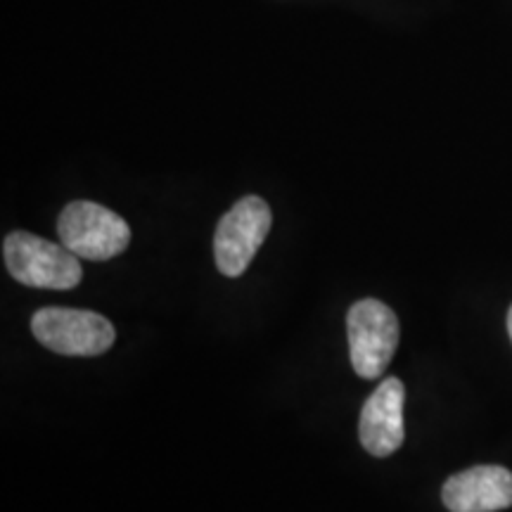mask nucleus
<instances>
[{
	"label": "nucleus",
	"instance_id": "3",
	"mask_svg": "<svg viewBox=\"0 0 512 512\" xmlns=\"http://www.w3.org/2000/svg\"><path fill=\"white\" fill-rule=\"evenodd\" d=\"M349 356L356 375L375 380L399 347V318L380 299H361L347 313Z\"/></svg>",
	"mask_w": 512,
	"mask_h": 512
},
{
	"label": "nucleus",
	"instance_id": "7",
	"mask_svg": "<svg viewBox=\"0 0 512 512\" xmlns=\"http://www.w3.org/2000/svg\"><path fill=\"white\" fill-rule=\"evenodd\" d=\"M441 501L451 512H498L512 505V472L501 465H477L448 477Z\"/></svg>",
	"mask_w": 512,
	"mask_h": 512
},
{
	"label": "nucleus",
	"instance_id": "8",
	"mask_svg": "<svg viewBox=\"0 0 512 512\" xmlns=\"http://www.w3.org/2000/svg\"><path fill=\"white\" fill-rule=\"evenodd\" d=\"M508 332H510V339H512V306H510V311H508Z\"/></svg>",
	"mask_w": 512,
	"mask_h": 512
},
{
	"label": "nucleus",
	"instance_id": "1",
	"mask_svg": "<svg viewBox=\"0 0 512 512\" xmlns=\"http://www.w3.org/2000/svg\"><path fill=\"white\" fill-rule=\"evenodd\" d=\"M3 259L12 278L34 290H72L83 278L79 256L24 230L3 240Z\"/></svg>",
	"mask_w": 512,
	"mask_h": 512
},
{
	"label": "nucleus",
	"instance_id": "5",
	"mask_svg": "<svg viewBox=\"0 0 512 512\" xmlns=\"http://www.w3.org/2000/svg\"><path fill=\"white\" fill-rule=\"evenodd\" d=\"M271 223V207L261 197L249 195L235 202L214 233V259L219 271L228 278H240L271 233Z\"/></svg>",
	"mask_w": 512,
	"mask_h": 512
},
{
	"label": "nucleus",
	"instance_id": "2",
	"mask_svg": "<svg viewBox=\"0 0 512 512\" xmlns=\"http://www.w3.org/2000/svg\"><path fill=\"white\" fill-rule=\"evenodd\" d=\"M57 235L79 259L107 261L124 252L131 242V228L112 209L95 202H72L57 219Z\"/></svg>",
	"mask_w": 512,
	"mask_h": 512
},
{
	"label": "nucleus",
	"instance_id": "4",
	"mask_svg": "<svg viewBox=\"0 0 512 512\" xmlns=\"http://www.w3.org/2000/svg\"><path fill=\"white\" fill-rule=\"evenodd\" d=\"M31 332L43 347L62 356H100L117 339L114 325L105 316L62 306L36 311Z\"/></svg>",
	"mask_w": 512,
	"mask_h": 512
},
{
	"label": "nucleus",
	"instance_id": "6",
	"mask_svg": "<svg viewBox=\"0 0 512 512\" xmlns=\"http://www.w3.org/2000/svg\"><path fill=\"white\" fill-rule=\"evenodd\" d=\"M403 403H406V387L399 377L384 380L363 403L358 437L370 456L387 458L401 448L406 439Z\"/></svg>",
	"mask_w": 512,
	"mask_h": 512
}]
</instances>
